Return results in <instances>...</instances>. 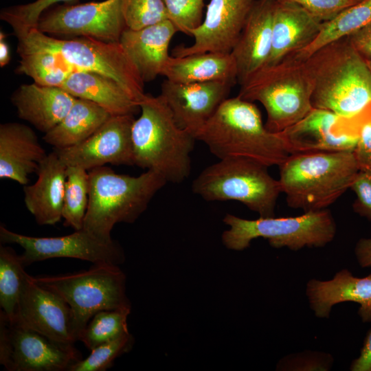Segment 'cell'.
I'll return each mask as SVG.
<instances>
[{"label":"cell","mask_w":371,"mask_h":371,"mask_svg":"<svg viewBox=\"0 0 371 371\" xmlns=\"http://www.w3.org/2000/svg\"><path fill=\"white\" fill-rule=\"evenodd\" d=\"M346 120L325 109L313 108L302 120L282 132L293 153L353 151L359 122L340 128Z\"/></svg>","instance_id":"18"},{"label":"cell","mask_w":371,"mask_h":371,"mask_svg":"<svg viewBox=\"0 0 371 371\" xmlns=\"http://www.w3.org/2000/svg\"><path fill=\"white\" fill-rule=\"evenodd\" d=\"M161 76L177 83L237 82V69L231 53L205 52L182 57L170 56Z\"/></svg>","instance_id":"26"},{"label":"cell","mask_w":371,"mask_h":371,"mask_svg":"<svg viewBox=\"0 0 371 371\" xmlns=\"http://www.w3.org/2000/svg\"><path fill=\"white\" fill-rule=\"evenodd\" d=\"M38 284L59 295L69 306L76 341L98 312L131 308L126 276L119 265L93 264L88 270L58 276L33 277Z\"/></svg>","instance_id":"9"},{"label":"cell","mask_w":371,"mask_h":371,"mask_svg":"<svg viewBox=\"0 0 371 371\" xmlns=\"http://www.w3.org/2000/svg\"><path fill=\"white\" fill-rule=\"evenodd\" d=\"M67 168L53 150L41 162L37 181L23 186L25 206L40 225H53L62 218Z\"/></svg>","instance_id":"23"},{"label":"cell","mask_w":371,"mask_h":371,"mask_svg":"<svg viewBox=\"0 0 371 371\" xmlns=\"http://www.w3.org/2000/svg\"><path fill=\"white\" fill-rule=\"evenodd\" d=\"M350 189L355 194L354 211L371 221V170H359Z\"/></svg>","instance_id":"40"},{"label":"cell","mask_w":371,"mask_h":371,"mask_svg":"<svg viewBox=\"0 0 371 371\" xmlns=\"http://www.w3.org/2000/svg\"><path fill=\"white\" fill-rule=\"evenodd\" d=\"M232 84L225 82L177 83L166 80L160 95L177 124L195 136L227 98Z\"/></svg>","instance_id":"17"},{"label":"cell","mask_w":371,"mask_h":371,"mask_svg":"<svg viewBox=\"0 0 371 371\" xmlns=\"http://www.w3.org/2000/svg\"><path fill=\"white\" fill-rule=\"evenodd\" d=\"M278 167L288 206L304 212L327 209L350 189L359 171L349 150L295 153Z\"/></svg>","instance_id":"3"},{"label":"cell","mask_w":371,"mask_h":371,"mask_svg":"<svg viewBox=\"0 0 371 371\" xmlns=\"http://www.w3.org/2000/svg\"><path fill=\"white\" fill-rule=\"evenodd\" d=\"M366 61L367 65L368 66V68H369V69H370V71L371 72V60H366Z\"/></svg>","instance_id":"46"},{"label":"cell","mask_w":371,"mask_h":371,"mask_svg":"<svg viewBox=\"0 0 371 371\" xmlns=\"http://www.w3.org/2000/svg\"><path fill=\"white\" fill-rule=\"evenodd\" d=\"M75 0H36L33 2L4 8L0 13L1 20L5 21L13 30L36 27L44 11L60 2L69 3Z\"/></svg>","instance_id":"36"},{"label":"cell","mask_w":371,"mask_h":371,"mask_svg":"<svg viewBox=\"0 0 371 371\" xmlns=\"http://www.w3.org/2000/svg\"><path fill=\"white\" fill-rule=\"evenodd\" d=\"M256 1L210 0L202 23L190 33L193 43L176 47L172 56L205 52L230 53Z\"/></svg>","instance_id":"15"},{"label":"cell","mask_w":371,"mask_h":371,"mask_svg":"<svg viewBox=\"0 0 371 371\" xmlns=\"http://www.w3.org/2000/svg\"><path fill=\"white\" fill-rule=\"evenodd\" d=\"M194 137L219 159L245 157L279 166L293 154L283 134L267 130L258 108L238 95L226 98Z\"/></svg>","instance_id":"2"},{"label":"cell","mask_w":371,"mask_h":371,"mask_svg":"<svg viewBox=\"0 0 371 371\" xmlns=\"http://www.w3.org/2000/svg\"><path fill=\"white\" fill-rule=\"evenodd\" d=\"M274 4L275 0H257L230 52L240 85L267 63L271 52Z\"/></svg>","instance_id":"19"},{"label":"cell","mask_w":371,"mask_h":371,"mask_svg":"<svg viewBox=\"0 0 371 371\" xmlns=\"http://www.w3.org/2000/svg\"><path fill=\"white\" fill-rule=\"evenodd\" d=\"M134 344L130 333L102 344L93 350L85 359L73 364L69 371H105L111 368L115 360L129 352Z\"/></svg>","instance_id":"34"},{"label":"cell","mask_w":371,"mask_h":371,"mask_svg":"<svg viewBox=\"0 0 371 371\" xmlns=\"http://www.w3.org/2000/svg\"><path fill=\"white\" fill-rule=\"evenodd\" d=\"M10 60V47L5 41V34L3 32H0V66L1 67L7 65Z\"/></svg>","instance_id":"45"},{"label":"cell","mask_w":371,"mask_h":371,"mask_svg":"<svg viewBox=\"0 0 371 371\" xmlns=\"http://www.w3.org/2000/svg\"><path fill=\"white\" fill-rule=\"evenodd\" d=\"M371 21V0H363L344 10L333 19L324 22L316 38L306 47L293 55L305 60L323 46L348 36Z\"/></svg>","instance_id":"30"},{"label":"cell","mask_w":371,"mask_h":371,"mask_svg":"<svg viewBox=\"0 0 371 371\" xmlns=\"http://www.w3.org/2000/svg\"><path fill=\"white\" fill-rule=\"evenodd\" d=\"M267 168L245 157L222 159L202 170L192 189L207 201H236L259 217H273L282 192L279 181Z\"/></svg>","instance_id":"7"},{"label":"cell","mask_w":371,"mask_h":371,"mask_svg":"<svg viewBox=\"0 0 371 371\" xmlns=\"http://www.w3.org/2000/svg\"><path fill=\"white\" fill-rule=\"evenodd\" d=\"M313 82L303 60L293 55L264 67L240 85L238 96L259 102L267 113L265 127L282 133L313 109Z\"/></svg>","instance_id":"6"},{"label":"cell","mask_w":371,"mask_h":371,"mask_svg":"<svg viewBox=\"0 0 371 371\" xmlns=\"http://www.w3.org/2000/svg\"><path fill=\"white\" fill-rule=\"evenodd\" d=\"M351 371H371V329L367 333L359 355L350 366Z\"/></svg>","instance_id":"43"},{"label":"cell","mask_w":371,"mask_h":371,"mask_svg":"<svg viewBox=\"0 0 371 371\" xmlns=\"http://www.w3.org/2000/svg\"><path fill=\"white\" fill-rule=\"evenodd\" d=\"M0 240L3 244L14 243L23 248L20 257L25 267L56 258L116 265L125 260L124 250L117 241L101 239L84 229L63 236L34 237L12 232L1 225Z\"/></svg>","instance_id":"12"},{"label":"cell","mask_w":371,"mask_h":371,"mask_svg":"<svg viewBox=\"0 0 371 371\" xmlns=\"http://www.w3.org/2000/svg\"><path fill=\"white\" fill-rule=\"evenodd\" d=\"M306 295L317 317L328 318L333 306L352 302L359 304L358 315L362 322H371V274L359 278L343 269L330 280H309Z\"/></svg>","instance_id":"20"},{"label":"cell","mask_w":371,"mask_h":371,"mask_svg":"<svg viewBox=\"0 0 371 371\" xmlns=\"http://www.w3.org/2000/svg\"><path fill=\"white\" fill-rule=\"evenodd\" d=\"M111 116L99 104L76 98L64 118L45 133L43 140L54 148L76 146L89 138Z\"/></svg>","instance_id":"28"},{"label":"cell","mask_w":371,"mask_h":371,"mask_svg":"<svg viewBox=\"0 0 371 371\" xmlns=\"http://www.w3.org/2000/svg\"><path fill=\"white\" fill-rule=\"evenodd\" d=\"M19 40L60 52L78 71H90L116 81L139 106L146 94L139 74L120 42L90 37L58 38L36 27L14 31Z\"/></svg>","instance_id":"10"},{"label":"cell","mask_w":371,"mask_h":371,"mask_svg":"<svg viewBox=\"0 0 371 371\" xmlns=\"http://www.w3.org/2000/svg\"><path fill=\"white\" fill-rule=\"evenodd\" d=\"M130 313L131 308L104 310L96 313L81 333L79 341L91 350L128 333L127 318Z\"/></svg>","instance_id":"33"},{"label":"cell","mask_w":371,"mask_h":371,"mask_svg":"<svg viewBox=\"0 0 371 371\" xmlns=\"http://www.w3.org/2000/svg\"><path fill=\"white\" fill-rule=\"evenodd\" d=\"M131 139L135 165L161 175L167 182L180 183L191 171L194 135L176 122L164 98L146 94L139 104Z\"/></svg>","instance_id":"4"},{"label":"cell","mask_w":371,"mask_h":371,"mask_svg":"<svg viewBox=\"0 0 371 371\" xmlns=\"http://www.w3.org/2000/svg\"><path fill=\"white\" fill-rule=\"evenodd\" d=\"M25 267L12 248L0 246V312L9 319L15 317L28 274Z\"/></svg>","instance_id":"31"},{"label":"cell","mask_w":371,"mask_h":371,"mask_svg":"<svg viewBox=\"0 0 371 371\" xmlns=\"http://www.w3.org/2000/svg\"><path fill=\"white\" fill-rule=\"evenodd\" d=\"M169 19L178 30L188 35L198 27L203 19V0H162Z\"/></svg>","instance_id":"37"},{"label":"cell","mask_w":371,"mask_h":371,"mask_svg":"<svg viewBox=\"0 0 371 371\" xmlns=\"http://www.w3.org/2000/svg\"><path fill=\"white\" fill-rule=\"evenodd\" d=\"M223 221L229 228L222 234L229 249L243 251L258 238L268 240L274 248L297 251L304 247H324L333 240L337 226L328 209L304 212L290 217H259L245 219L227 214Z\"/></svg>","instance_id":"8"},{"label":"cell","mask_w":371,"mask_h":371,"mask_svg":"<svg viewBox=\"0 0 371 371\" xmlns=\"http://www.w3.org/2000/svg\"><path fill=\"white\" fill-rule=\"evenodd\" d=\"M34 131L18 122L0 125V178L25 186L47 157Z\"/></svg>","instance_id":"24"},{"label":"cell","mask_w":371,"mask_h":371,"mask_svg":"<svg viewBox=\"0 0 371 371\" xmlns=\"http://www.w3.org/2000/svg\"><path fill=\"white\" fill-rule=\"evenodd\" d=\"M177 32L170 19L139 30L126 28L123 31L120 43L144 82L161 75L170 57V43Z\"/></svg>","instance_id":"22"},{"label":"cell","mask_w":371,"mask_h":371,"mask_svg":"<svg viewBox=\"0 0 371 371\" xmlns=\"http://www.w3.org/2000/svg\"><path fill=\"white\" fill-rule=\"evenodd\" d=\"M1 313V312H0ZM56 341L74 345L73 316L68 304L27 274L13 319Z\"/></svg>","instance_id":"16"},{"label":"cell","mask_w":371,"mask_h":371,"mask_svg":"<svg viewBox=\"0 0 371 371\" xmlns=\"http://www.w3.org/2000/svg\"><path fill=\"white\" fill-rule=\"evenodd\" d=\"M82 359L74 345L56 341L0 313V364L8 371H69Z\"/></svg>","instance_id":"11"},{"label":"cell","mask_w":371,"mask_h":371,"mask_svg":"<svg viewBox=\"0 0 371 371\" xmlns=\"http://www.w3.org/2000/svg\"><path fill=\"white\" fill-rule=\"evenodd\" d=\"M323 23L297 3L275 0L271 52L266 66L276 65L308 46L319 34Z\"/></svg>","instance_id":"21"},{"label":"cell","mask_w":371,"mask_h":371,"mask_svg":"<svg viewBox=\"0 0 371 371\" xmlns=\"http://www.w3.org/2000/svg\"><path fill=\"white\" fill-rule=\"evenodd\" d=\"M36 28L45 34L120 42L126 28L122 0L54 5L41 15Z\"/></svg>","instance_id":"13"},{"label":"cell","mask_w":371,"mask_h":371,"mask_svg":"<svg viewBox=\"0 0 371 371\" xmlns=\"http://www.w3.org/2000/svg\"><path fill=\"white\" fill-rule=\"evenodd\" d=\"M76 99L60 87L36 82L21 85L11 97L18 116L44 133L64 118Z\"/></svg>","instance_id":"25"},{"label":"cell","mask_w":371,"mask_h":371,"mask_svg":"<svg viewBox=\"0 0 371 371\" xmlns=\"http://www.w3.org/2000/svg\"><path fill=\"white\" fill-rule=\"evenodd\" d=\"M61 87L75 98L99 104L112 115H133L139 108L116 81L93 71H75Z\"/></svg>","instance_id":"27"},{"label":"cell","mask_w":371,"mask_h":371,"mask_svg":"<svg viewBox=\"0 0 371 371\" xmlns=\"http://www.w3.org/2000/svg\"><path fill=\"white\" fill-rule=\"evenodd\" d=\"M353 153L359 170H371V108L358 127V139Z\"/></svg>","instance_id":"41"},{"label":"cell","mask_w":371,"mask_h":371,"mask_svg":"<svg viewBox=\"0 0 371 371\" xmlns=\"http://www.w3.org/2000/svg\"><path fill=\"white\" fill-rule=\"evenodd\" d=\"M133 115H112L82 142L65 148H54L67 166L86 170L105 166L135 165L131 130Z\"/></svg>","instance_id":"14"},{"label":"cell","mask_w":371,"mask_h":371,"mask_svg":"<svg viewBox=\"0 0 371 371\" xmlns=\"http://www.w3.org/2000/svg\"><path fill=\"white\" fill-rule=\"evenodd\" d=\"M356 51L366 60H371V21L348 36Z\"/></svg>","instance_id":"42"},{"label":"cell","mask_w":371,"mask_h":371,"mask_svg":"<svg viewBox=\"0 0 371 371\" xmlns=\"http://www.w3.org/2000/svg\"><path fill=\"white\" fill-rule=\"evenodd\" d=\"M334 364L333 357L328 352L304 350L289 354L276 364L278 371H328Z\"/></svg>","instance_id":"38"},{"label":"cell","mask_w":371,"mask_h":371,"mask_svg":"<svg viewBox=\"0 0 371 371\" xmlns=\"http://www.w3.org/2000/svg\"><path fill=\"white\" fill-rule=\"evenodd\" d=\"M89 197L83 228L97 237L112 240L118 223H134L167 183L148 170L137 177L115 173L106 166L89 170Z\"/></svg>","instance_id":"5"},{"label":"cell","mask_w":371,"mask_h":371,"mask_svg":"<svg viewBox=\"0 0 371 371\" xmlns=\"http://www.w3.org/2000/svg\"><path fill=\"white\" fill-rule=\"evenodd\" d=\"M313 82V108L355 120L371 108V72L348 36L317 49L305 60Z\"/></svg>","instance_id":"1"},{"label":"cell","mask_w":371,"mask_h":371,"mask_svg":"<svg viewBox=\"0 0 371 371\" xmlns=\"http://www.w3.org/2000/svg\"><path fill=\"white\" fill-rule=\"evenodd\" d=\"M17 52L21 57L16 71L45 86L60 87L74 72L78 71L58 52L18 39Z\"/></svg>","instance_id":"29"},{"label":"cell","mask_w":371,"mask_h":371,"mask_svg":"<svg viewBox=\"0 0 371 371\" xmlns=\"http://www.w3.org/2000/svg\"><path fill=\"white\" fill-rule=\"evenodd\" d=\"M89 197V172L79 166H67L62 213L65 226L75 230L83 228Z\"/></svg>","instance_id":"32"},{"label":"cell","mask_w":371,"mask_h":371,"mask_svg":"<svg viewBox=\"0 0 371 371\" xmlns=\"http://www.w3.org/2000/svg\"><path fill=\"white\" fill-rule=\"evenodd\" d=\"M297 3L322 22L329 21L363 0H280Z\"/></svg>","instance_id":"39"},{"label":"cell","mask_w":371,"mask_h":371,"mask_svg":"<svg viewBox=\"0 0 371 371\" xmlns=\"http://www.w3.org/2000/svg\"><path fill=\"white\" fill-rule=\"evenodd\" d=\"M355 255L361 267H371V237L361 238L357 242Z\"/></svg>","instance_id":"44"},{"label":"cell","mask_w":371,"mask_h":371,"mask_svg":"<svg viewBox=\"0 0 371 371\" xmlns=\"http://www.w3.org/2000/svg\"><path fill=\"white\" fill-rule=\"evenodd\" d=\"M127 29L139 30L169 19L162 0H122Z\"/></svg>","instance_id":"35"}]
</instances>
